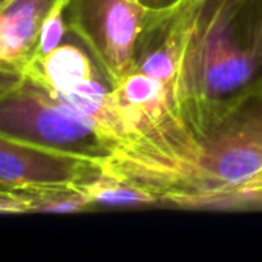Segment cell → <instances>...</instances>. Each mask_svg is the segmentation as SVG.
<instances>
[{
	"label": "cell",
	"instance_id": "1",
	"mask_svg": "<svg viewBox=\"0 0 262 262\" xmlns=\"http://www.w3.org/2000/svg\"><path fill=\"white\" fill-rule=\"evenodd\" d=\"M183 28L180 107L200 140L262 86V0H175Z\"/></svg>",
	"mask_w": 262,
	"mask_h": 262
},
{
	"label": "cell",
	"instance_id": "2",
	"mask_svg": "<svg viewBox=\"0 0 262 262\" xmlns=\"http://www.w3.org/2000/svg\"><path fill=\"white\" fill-rule=\"evenodd\" d=\"M198 144L190 170L164 206L262 210V86L229 107Z\"/></svg>",
	"mask_w": 262,
	"mask_h": 262
},
{
	"label": "cell",
	"instance_id": "3",
	"mask_svg": "<svg viewBox=\"0 0 262 262\" xmlns=\"http://www.w3.org/2000/svg\"><path fill=\"white\" fill-rule=\"evenodd\" d=\"M0 137L106 160L112 147L98 123L25 75H2Z\"/></svg>",
	"mask_w": 262,
	"mask_h": 262
},
{
	"label": "cell",
	"instance_id": "4",
	"mask_svg": "<svg viewBox=\"0 0 262 262\" xmlns=\"http://www.w3.org/2000/svg\"><path fill=\"white\" fill-rule=\"evenodd\" d=\"M146 14L140 0H71L66 25L115 86L137 64Z\"/></svg>",
	"mask_w": 262,
	"mask_h": 262
},
{
	"label": "cell",
	"instance_id": "5",
	"mask_svg": "<svg viewBox=\"0 0 262 262\" xmlns=\"http://www.w3.org/2000/svg\"><path fill=\"white\" fill-rule=\"evenodd\" d=\"M103 161L0 137V189L86 186L104 175Z\"/></svg>",
	"mask_w": 262,
	"mask_h": 262
},
{
	"label": "cell",
	"instance_id": "6",
	"mask_svg": "<svg viewBox=\"0 0 262 262\" xmlns=\"http://www.w3.org/2000/svg\"><path fill=\"white\" fill-rule=\"evenodd\" d=\"M55 0L0 2L2 75H21L32 60L43 23Z\"/></svg>",
	"mask_w": 262,
	"mask_h": 262
},
{
	"label": "cell",
	"instance_id": "7",
	"mask_svg": "<svg viewBox=\"0 0 262 262\" xmlns=\"http://www.w3.org/2000/svg\"><path fill=\"white\" fill-rule=\"evenodd\" d=\"M100 74L103 72L91 54L75 45L64 43L49 54L34 58L21 75L57 97Z\"/></svg>",
	"mask_w": 262,
	"mask_h": 262
},
{
	"label": "cell",
	"instance_id": "8",
	"mask_svg": "<svg viewBox=\"0 0 262 262\" xmlns=\"http://www.w3.org/2000/svg\"><path fill=\"white\" fill-rule=\"evenodd\" d=\"M86 186H66L48 189L8 190L2 189L0 212L3 215L18 213H80L94 209Z\"/></svg>",
	"mask_w": 262,
	"mask_h": 262
},
{
	"label": "cell",
	"instance_id": "9",
	"mask_svg": "<svg viewBox=\"0 0 262 262\" xmlns=\"http://www.w3.org/2000/svg\"><path fill=\"white\" fill-rule=\"evenodd\" d=\"M86 192L94 206H118V207H147L161 206L158 196L154 193L111 177L101 178L86 184Z\"/></svg>",
	"mask_w": 262,
	"mask_h": 262
},
{
	"label": "cell",
	"instance_id": "10",
	"mask_svg": "<svg viewBox=\"0 0 262 262\" xmlns=\"http://www.w3.org/2000/svg\"><path fill=\"white\" fill-rule=\"evenodd\" d=\"M144 6L147 8H161V6H167L175 0H140Z\"/></svg>",
	"mask_w": 262,
	"mask_h": 262
}]
</instances>
